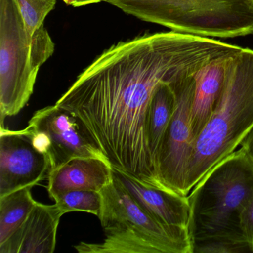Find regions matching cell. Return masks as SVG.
I'll use <instances>...</instances> for the list:
<instances>
[{
	"label": "cell",
	"mask_w": 253,
	"mask_h": 253,
	"mask_svg": "<svg viewBox=\"0 0 253 253\" xmlns=\"http://www.w3.org/2000/svg\"><path fill=\"white\" fill-rule=\"evenodd\" d=\"M180 32L146 34L103 51L55 106L72 112L115 171L164 187L148 144L146 119L157 87L241 49Z\"/></svg>",
	"instance_id": "1"
},
{
	"label": "cell",
	"mask_w": 253,
	"mask_h": 253,
	"mask_svg": "<svg viewBox=\"0 0 253 253\" xmlns=\"http://www.w3.org/2000/svg\"><path fill=\"white\" fill-rule=\"evenodd\" d=\"M192 190L188 232L193 253L250 252L240 225L253 194V167L244 152L223 158Z\"/></svg>",
	"instance_id": "2"
},
{
	"label": "cell",
	"mask_w": 253,
	"mask_h": 253,
	"mask_svg": "<svg viewBox=\"0 0 253 253\" xmlns=\"http://www.w3.org/2000/svg\"><path fill=\"white\" fill-rule=\"evenodd\" d=\"M253 127V50L235 54L218 102L192 144L185 195L223 158L235 152Z\"/></svg>",
	"instance_id": "3"
},
{
	"label": "cell",
	"mask_w": 253,
	"mask_h": 253,
	"mask_svg": "<svg viewBox=\"0 0 253 253\" xmlns=\"http://www.w3.org/2000/svg\"><path fill=\"white\" fill-rule=\"evenodd\" d=\"M100 192L99 217L105 238L101 243L81 242L80 253H193L186 229L161 223L144 210L114 174Z\"/></svg>",
	"instance_id": "4"
},
{
	"label": "cell",
	"mask_w": 253,
	"mask_h": 253,
	"mask_svg": "<svg viewBox=\"0 0 253 253\" xmlns=\"http://www.w3.org/2000/svg\"><path fill=\"white\" fill-rule=\"evenodd\" d=\"M54 51V42L44 26L30 35L16 0H0L1 126L27 104L40 69Z\"/></svg>",
	"instance_id": "5"
},
{
	"label": "cell",
	"mask_w": 253,
	"mask_h": 253,
	"mask_svg": "<svg viewBox=\"0 0 253 253\" xmlns=\"http://www.w3.org/2000/svg\"><path fill=\"white\" fill-rule=\"evenodd\" d=\"M126 14L206 38L253 33V0H106Z\"/></svg>",
	"instance_id": "6"
},
{
	"label": "cell",
	"mask_w": 253,
	"mask_h": 253,
	"mask_svg": "<svg viewBox=\"0 0 253 253\" xmlns=\"http://www.w3.org/2000/svg\"><path fill=\"white\" fill-rule=\"evenodd\" d=\"M197 70L184 72L171 82L176 96L175 109L155 159L161 184L183 195L192 148L189 118L195 86L194 73Z\"/></svg>",
	"instance_id": "7"
},
{
	"label": "cell",
	"mask_w": 253,
	"mask_h": 253,
	"mask_svg": "<svg viewBox=\"0 0 253 253\" xmlns=\"http://www.w3.org/2000/svg\"><path fill=\"white\" fill-rule=\"evenodd\" d=\"M29 126L45 133L49 140L48 161L51 171L76 158H97L109 162L81 121L66 109L55 105L40 109L34 114Z\"/></svg>",
	"instance_id": "8"
},
{
	"label": "cell",
	"mask_w": 253,
	"mask_h": 253,
	"mask_svg": "<svg viewBox=\"0 0 253 253\" xmlns=\"http://www.w3.org/2000/svg\"><path fill=\"white\" fill-rule=\"evenodd\" d=\"M0 130V197L48 180V159L34 147L26 129L1 126Z\"/></svg>",
	"instance_id": "9"
},
{
	"label": "cell",
	"mask_w": 253,
	"mask_h": 253,
	"mask_svg": "<svg viewBox=\"0 0 253 253\" xmlns=\"http://www.w3.org/2000/svg\"><path fill=\"white\" fill-rule=\"evenodd\" d=\"M241 49L214 57L194 73L195 86L189 118L191 144L208 123L221 95L234 57Z\"/></svg>",
	"instance_id": "10"
},
{
	"label": "cell",
	"mask_w": 253,
	"mask_h": 253,
	"mask_svg": "<svg viewBox=\"0 0 253 253\" xmlns=\"http://www.w3.org/2000/svg\"><path fill=\"white\" fill-rule=\"evenodd\" d=\"M63 215L55 204L37 203L23 224L0 244V253H54Z\"/></svg>",
	"instance_id": "11"
},
{
	"label": "cell",
	"mask_w": 253,
	"mask_h": 253,
	"mask_svg": "<svg viewBox=\"0 0 253 253\" xmlns=\"http://www.w3.org/2000/svg\"><path fill=\"white\" fill-rule=\"evenodd\" d=\"M114 174L129 195L151 215L167 226L188 230L189 203L187 195L147 186L115 170Z\"/></svg>",
	"instance_id": "12"
},
{
	"label": "cell",
	"mask_w": 253,
	"mask_h": 253,
	"mask_svg": "<svg viewBox=\"0 0 253 253\" xmlns=\"http://www.w3.org/2000/svg\"><path fill=\"white\" fill-rule=\"evenodd\" d=\"M113 168L105 160L76 158L51 170L47 191L51 199L74 190L101 192L114 178Z\"/></svg>",
	"instance_id": "13"
},
{
	"label": "cell",
	"mask_w": 253,
	"mask_h": 253,
	"mask_svg": "<svg viewBox=\"0 0 253 253\" xmlns=\"http://www.w3.org/2000/svg\"><path fill=\"white\" fill-rule=\"evenodd\" d=\"M174 80L161 83L157 87L148 109L146 132L154 163L163 136L175 109L176 96L171 85Z\"/></svg>",
	"instance_id": "14"
},
{
	"label": "cell",
	"mask_w": 253,
	"mask_h": 253,
	"mask_svg": "<svg viewBox=\"0 0 253 253\" xmlns=\"http://www.w3.org/2000/svg\"><path fill=\"white\" fill-rule=\"evenodd\" d=\"M32 188H24L0 197V244L7 241L26 220L38 201Z\"/></svg>",
	"instance_id": "15"
},
{
	"label": "cell",
	"mask_w": 253,
	"mask_h": 253,
	"mask_svg": "<svg viewBox=\"0 0 253 253\" xmlns=\"http://www.w3.org/2000/svg\"><path fill=\"white\" fill-rule=\"evenodd\" d=\"M53 200L63 214L84 211L98 216L101 210L102 195L97 191H70L57 195Z\"/></svg>",
	"instance_id": "16"
},
{
	"label": "cell",
	"mask_w": 253,
	"mask_h": 253,
	"mask_svg": "<svg viewBox=\"0 0 253 253\" xmlns=\"http://www.w3.org/2000/svg\"><path fill=\"white\" fill-rule=\"evenodd\" d=\"M26 29L33 35L43 26L44 20L55 6L57 0H16Z\"/></svg>",
	"instance_id": "17"
},
{
	"label": "cell",
	"mask_w": 253,
	"mask_h": 253,
	"mask_svg": "<svg viewBox=\"0 0 253 253\" xmlns=\"http://www.w3.org/2000/svg\"><path fill=\"white\" fill-rule=\"evenodd\" d=\"M240 225L244 241L250 251L253 253V194L241 211Z\"/></svg>",
	"instance_id": "18"
},
{
	"label": "cell",
	"mask_w": 253,
	"mask_h": 253,
	"mask_svg": "<svg viewBox=\"0 0 253 253\" xmlns=\"http://www.w3.org/2000/svg\"><path fill=\"white\" fill-rule=\"evenodd\" d=\"M240 146H241V150L245 154L247 159L253 167V127L243 139Z\"/></svg>",
	"instance_id": "19"
},
{
	"label": "cell",
	"mask_w": 253,
	"mask_h": 253,
	"mask_svg": "<svg viewBox=\"0 0 253 253\" xmlns=\"http://www.w3.org/2000/svg\"><path fill=\"white\" fill-rule=\"evenodd\" d=\"M106 0H75L73 7L85 6L90 4L97 3L100 2H105Z\"/></svg>",
	"instance_id": "20"
},
{
	"label": "cell",
	"mask_w": 253,
	"mask_h": 253,
	"mask_svg": "<svg viewBox=\"0 0 253 253\" xmlns=\"http://www.w3.org/2000/svg\"><path fill=\"white\" fill-rule=\"evenodd\" d=\"M63 1L66 5H72V6H73L75 2V0H63Z\"/></svg>",
	"instance_id": "21"
}]
</instances>
